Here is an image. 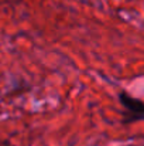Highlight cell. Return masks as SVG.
<instances>
[{
  "label": "cell",
  "mask_w": 144,
  "mask_h": 146,
  "mask_svg": "<svg viewBox=\"0 0 144 146\" xmlns=\"http://www.w3.org/2000/svg\"><path fill=\"white\" fill-rule=\"evenodd\" d=\"M119 101L123 105V108L126 109V118L124 122H136L144 119V102L139 98H134L129 95L127 92H120L119 94Z\"/></svg>",
  "instance_id": "1"
}]
</instances>
